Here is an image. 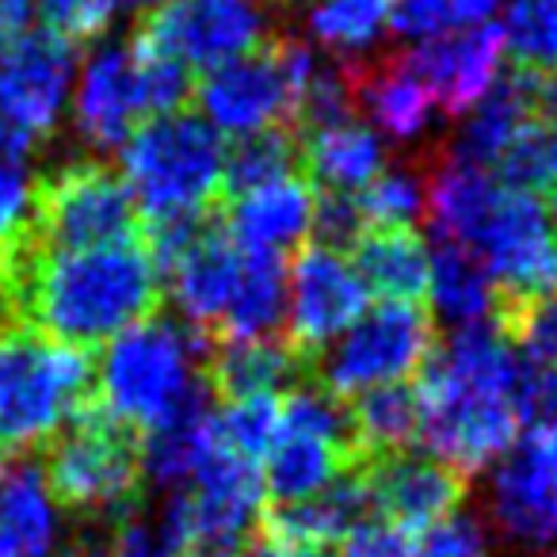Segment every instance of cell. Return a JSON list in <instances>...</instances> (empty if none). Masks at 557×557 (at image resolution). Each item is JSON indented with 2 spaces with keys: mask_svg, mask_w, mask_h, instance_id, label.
<instances>
[{
  "mask_svg": "<svg viewBox=\"0 0 557 557\" xmlns=\"http://www.w3.org/2000/svg\"><path fill=\"white\" fill-rule=\"evenodd\" d=\"M287 557H344V554L333 546H318V549H295V554H287Z\"/></svg>",
  "mask_w": 557,
  "mask_h": 557,
  "instance_id": "obj_52",
  "label": "cell"
},
{
  "mask_svg": "<svg viewBox=\"0 0 557 557\" xmlns=\"http://www.w3.org/2000/svg\"><path fill=\"white\" fill-rule=\"evenodd\" d=\"M531 447H534V455L542 458V466H546V470L557 478V420H554V424H546V428H539V432H534Z\"/></svg>",
  "mask_w": 557,
  "mask_h": 557,
  "instance_id": "obj_48",
  "label": "cell"
},
{
  "mask_svg": "<svg viewBox=\"0 0 557 557\" xmlns=\"http://www.w3.org/2000/svg\"><path fill=\"white\" fill-rule=\"evenodd\" d=\"M58 504L35 462L0 481V557H50L58 546Z\"/></svg>",
  "mask_w": 557,
  "mask_h": 557,
  "instance_id": "obj_23",
  "label": "cell"
},
{
  "mask_svg": "<svg viewBox=\"0 0 557 557\" xmlns=\"http://www.w3.org/2000/svg\"><path fill=\"white\" fill-rule=\"evenodd\" d=\"M488 516L511 546L542 549L557 542V478L534 455L531 440L511 447L493 470Z\"/></svg>",
  "mask_w": 557,
  "mask_h": 557,
  "instance_id": "obj_16",
  "label": "cell"
},
{
  "mask_svg": "<svg viewBox=\"0 0 557 557\" xmlns=\"http://www.w3.org/2000/svg\"><path fill=\"white\" fill-rule=\"evenodd\" d=\"M141 115L146 103H141L134 47L131 42L96 47L81 70L77 100H73V126L81 141L92 149H123Z\"/></svg>",
  "mask_w": 557,
  "mask_h": 557,
  "instance_id": "obj_15",
  "label": "cell"
},
{
  "mask_svg": "<svg viewBox=\"0 0 557 557\" xmlns=\"http://www.w3.org/2000/svg\"><path fill=\"white\" fill-rule=\"evenodd\" d=\"M496 9L500 0H394L389 32L401 42H432L447 32L481 27Z\"/></svg>",
  "mask_w": 557,
  "mask_h": 557,
  "instance_id": "obj_35",
  "label": "cell"
},
{
  "mask_svg": "<svg viewBox=\"0 0 557 557\" xmlns=\"http://www.w3.org/2000/svg\"><path fill=\"white\" fill-rule=\"evenodd\" d=\"M386 164L382 141L371 126L341 123L329 131L302 134V169L313 187H333V191H363Z\"/></svg>",
  "mask_w": 557,
  "mask_h": 557,
  "instance_id": "obj_28",
  "label": "cell"
},
{
  "mask_svg": "<svg viewBox=\"0 0 557 557\" xmlns=\"http://www.w3.org/2000/svg\"><path fill=\"white\" fill-rule=\"evenodd\" d=\"M371 504L379 516L394 519L412 534H428L432 527L447 523L466 500L470 478L443 466L432 455H394L367 466Z\"/></svg>",
  "mask_w": 557,
  "mask_h": 557,
  "instance_id": "obj_14",
  "label": "cell"
},
{
  "mask_svg": "<svg viewBox=\"0 0 557 557\" xmlns=\"http://www.w3.org/2000/svg\"><path fill=\"white\" fill-rule=\"evenodd\" d=\"M35 146H39V141L27 138V134L0 111V157H4V161H24Z\"/></svg>",
  "mask_w": 557,
  "mask_h": 557,
  "instance_id": "obj_47",
  "label": "cell"
},
{
  "mask_svg": "<svg viewBox=\"0 0 557 557\" xmlns=\"http://www.w3.org/2000/svg\"><path fill=\"white\" fill-rule=\"evenodd\" d=\"M275 9H298V4H306V0H271Z\"/></svg>",
  "mask_w": 557,
  "mask_h": 557,
  "instance_id": "obj_54",
  "label": "cell"
},
{
  "mask_svg": "<svg viewBox=\"0 0 557 557\" xmlns=\"http://www.w3.org/2000/svg\"><path fill=\"white\" fill-rule=\"evenodd\" d=\"M417 542H420V534L405 531L394 519L371 511L363 523H356L348 531L341 554L344 557H412L417 554Z\"/></svg>",
  "mask_w": 557,
  "mask_h": 557,
  "instance_id": "obj_44",
  "label": "cell"
},
{
  "mask_svg": "<svg viewBox=\"0 0 557 557\" xmlns=\"http://www.w3.org/2000/svg\"><path fill=\"white\" fill-rule=\"evenodd\" d=\"M371 290L363 287L351 260L333 248L310 245L290 268V329L287 341L313 363L321 348L344 336L367 313Z\"/></svg>",
  "mask_w": 557,
  "mask_h": 557,
  "instance_id": "obj_11",
  "label": "cell"
},
{
  "mask_svg": "<svg viewBox=\"0 0 557 557\" xmlns=\"http://www.w3.org/2000/svg\"><path fill=\"white\" fill-rule=\"evenodd\" d=\"M412 557H488V542H485V531H481L473 519L450 516L447 523L420 534L417 554Z\"/></svg>",
  "mask_w": 557,
  "mask_h": 557,
  "instance_id": "obj_45",
  "label": "cell"
},
{
  "mask_svg": "<svg viewBox=\"0 0 557 557\" xmlns=\"http://www.w3.org/2000/svg\"><path fill=\"white\" fill-rule=\"evenodd\" d=\"M65 557H111V554H108V546H100V542H77Z\"/></svg>",
  "mask_w": 557,
  "mask_h": 557,
  "instance_id": "obj_51",
  "label": "cell"
},
{
  "mask_svg": "<svg viewBox=\"0 0 557 557\" xmlns=\"http://www.w3.org/2000/svg\"><path fill=\"white\" fill-rule=\"evenodd\" d=\"M111 9V16H119V12H153L161 0H103Z\"/></svg>",
  "mask_w": 557,
  "mask_h": 557,
  "instance_id": "obj_50",
  "label": "cell"
},
{
  "mask_svg": "<svg viewBox=\"0 0 557 557\" xmlns=\"http://www.w3.org/2000/svg\"><path fill=\"white\" fill-rule=\"evenodd\" d=\"M348 65L351 96L359 108H367V115L379 123L382 134L397 141H412L428 131L432 123V96L428 88L412 77L401 65V58H386V62H344Z\"/></svg>",
  "mask_w": 557,
  "mask_h": 557,
  "instance_id": "obj_22",
  "label": "cell"
},
{
  "mask_svg": "<svg viewBox=\"0 0 557 557\" xmlns=\"http://www.w3.org/2000/svg\"><path fill=\"white\" fill-rule=\"evenodd\" d=\"M546 214H549V222H554V230H557V184L549 187V207H546Z\"/></svg>",
  "mask_w": 557,
  "mask_h": 557,
  "instance_id": "obj_53",
  "label": "cell"
},
{
  "mask_svg": "<svg viewBox=\"0 0 557 557\" xmlns=\"http://www.w3.org/2000/svg\"><path fill=\"white\" fill-rule=\"evenodd\" d=\"M351 268L382 302H420L428 295V245L417 230H367L351 248Z\"/></svg>",
  "mask_w": 557,
  "mask_h": 557,
  "instance_id": "obj_25",
  "label": "cell"
},
{
  "mask_svg": "<svg viewBox=\"0 0 557 557\" xmlns=\"http://www.w3.org/2000/svg\"><path fill=\"white\" fill-rule=\"evenodd\" d=\"M134 58H138V85H141V103H146V119L184 111L187 96H191V88H195L191 70L172 62V58L149 54V50H138V47H134Z\"/></svg>",
  "mask_w": 557,
  "mask_h": 557,
  "instance_id": "obj_39",
  "label": "cell"
},
{
  "mask_svg": "<svg viewBox=\"0 0 557 557\" xmlns=\"http://www.w3.org/2000/svg\"><path fill=\"white\" fill-rule=\"evenodd\" d=\"M191 96L214 131L237 134V138L268 126H290L295 85H290L283 35L263 39V47H256L252 54L207 70Z\"/></svg>",
  "mask_w": 557,
  "mask_h": 557,
  "instance_id": "obj_10",
  "label": "cell"
},
{
  "mask_svg": "<svg viewBox=\"0 0 557 557\" xmlns=\"http://www.w3.org/2000/svg\"><path fill=\"white\" fill-rule=\"evenodd\" d=\"M496 184L516 195H542L557 184V126L527 119L496 157Z\"/></svg>",
  "mask_w": 557,
  "mask_h": 557,
  "instance_id": "obj_32",
  "label": "cell"
},
{
  "mask_svg": "<svg viewBox=\"0 0 557 557\" xmlns=\"http://www.w3.org/2000/svg\"><path fill=\"white\" fill-rule=\"evenodd\" d=\"M202 374L210 394H218L222 401H240V397L278 394V389H295L298 382H310V359L287 336H268V341L214 344Z\"/></svg>",
  "mask_w": 557,
  "mask_h": 557,
  "instance_id": "obj_21",
  "label": "cell"
},
{
  "mask_svg": "<svg viewBox=\"0 0 557 557\" xmlns=\"http://www.w3.org/2000/svg\"><path fill=\"white\" fill-rule=\"evenodd\" d=\"M210 351H214L210 333L153 313L108 344V356L96 371L92 405L146 435L149 428L164 424L207 379L202 367Z\"/></svg>",
  "mask_w": 557,
  "mask_h": 557,
  "instance_id": "obj_2",
  "label": "cell"
},
{
  "mask_svg": "<svg viewBox=\"0 0 557 557\" xmlns=\"http://www.w3.org/2000/svg\"><path fill=\"white\" fill-rule=\"evenodd\" d=\"M348 466H359V462L341 455L333 443L283 428L275 447L263 458V473H260L263 496L271 500V508H287V504H298V500H306V496L321 493V488L341 470H348Z\"/></svg>",
  "mask_w": 557,
  "mask_h": 557,
  "instance_id": "obj_29",
  "label": "cell"
},
{
  "mask_svg": "<svg viewBox=\"0 0 557 557\" xmlns=\"http://www.w3.org/2000/svg\"><path fill=\"white\" fill-rule=\"evenodd\" d=\"M141 435L134 428L111 420L92 401L50 440L47 481L50 496L77 516L115 519L134 516L141 500Z\"/></svg>",
  "mask_w": 557,
  "mask_h": 557,
  "instance_id": "obj_5",
  "label": "cell"
},
{
  "mask_svg": "<svg viewBox=\"0 0 557 557\" xmlns=\"http://www.w3.org/2000/svg\"><path fill=\"white\" fill-rule=\"evenodd\" d=\"M310 233H313V245L333 248V252L356 248V240L367 233V218L356 191H333V187H325L321 195H313Z\"/></svg>",
  "mask_w": 557,
  "mask_h": 557,
  "instance_id": "obj_40",
  "label": "cell"
},
{
  "mask_svg": "<svg viewBox=\"0 0 557 557\" xmlns=\"http://www.w3.org/2000/svg\"><path fill=\"white\" fill-rule=\"evenodd\" d=\"M268 39L263 0H161L138 24L134 47L187 70H214Z\"/></svg>",
  "mask_w": 557,
  "mask_h": 557,
  "instance_id": "obj_9",
  "label": "cell"
},
{
  "mask_svg": "<svg viewBox=\"0 0 557 557\" xmlns=\"http://www.w3.org/2000/svg\"><path fill=\"white\" fill-rule=\"evenodd\" d=\"M47 32L62 35L65 42H92L111 27V9L103 0H35Z\"/></svg>",
  "mask_w": 557,
  "mask_h": 557,
  "instance_id": "obj_43",
  "label": "cell"
},
{
  "mask_svg": "<svg viewBox=\"0 0 557 557\" xmlns=\"http://www.w3.org/2000/svg\"><path fill=\"white\" fill-rule=\"evenodd\" d=\"M287 313V268L283 256L248 252L240 263L237 290L225 310L222 325L214 329V344H240V341H268L278 333Z\"/></svg>",
  "mask_w": 557,
  "mask_h": 557,
  "instance_id": "obj_26",
  "label": "cell"
},
{
  "mask_svg": "<svg viewBox=\"0 0 557 557\" xmlns=\"http://www.w3.org/2000/svg\"><path fill=\"white\" fill-rule=\"evenodd\" d=\"M401 65L428 88L432 103L443 115L458 119L496 85L504 62V39L500 27L481 24L470 32L443 35V39L420 42V47L405 50Z\"/></svg>",
  "mask_w": 557,
  "mask_h": 557,
  "instance_id": "obj_13",
  "label": "cell"
},
{
  "mask_svg": "<svg viewBox=\"0 0 557 557\" xmlns=\"http://www.w3.org/2000/svg\"><path fill=\"white\" fill-rule=\"evenodd\" d=\"M302 169V138L295 126H268L237 138L222 157V199L233 202L240 195L268 187L275 180L298 176Z\"/></svg>",
  "mask_w": 557,
  "mask_h": 557,
  "instance_id": "obj_31",
  "label": "cell"
},
{
  "mask_svg": "<svg viewBox=\"0 0 557 557\" xmlns=\"http://www.w3.org/2000/svg\"><path fill=\"white\" fill-rule=\"evenodd\" d=\"M356 428V450L363 466L405 455L420 432V394L417 382H389L356 394L348 405Z\"/></svg>",
  "mask_w": 557,
  "mask_h": 557,
  "instance_id": "obj_30",
  "label": "cell"
},
{
  "mask_svg": "<svg viewBox=\"0 0 557 557\" xmlns=\"http://www.w3.org/2000/svg\"><path fill=\"white\" fill-rule=\"evenodd\" d=\"M35 187L39 180L27 172V164L0 157V248L16 245L32 233Z\"/></svg>",
  "mask_w": 557,
  "mask_h": 557,
  "instance_id": "obj_42",
  "label": "cell"
},
{
  "mask_svg": "<svg viewBox=\"0 0 557 557\" xmlns=\"http://www.w3.org/2000/svg\"><path fill=\"white\" fill-rule=\"evenodd\" d=\"M394 0H313L306 12L313 39L336 54H359L374 47L389 24Z\"/></svg>",
  "mask_w": 557,
  "mask_h": 557,
  "instance_id": "obj_33",
  "label": "cell"
},
{
  "mask_svg": "<svg viewBox=\"0 0 557 557\" xmlns=\"http://www.w3.org/2000/svg\"><path fill=\"white\" fill-rule=\"evenodd\" d=\"M534 111H539L549 126H557V73H546V77L539 81V103H534Z\"/></svg>",
  "mask_w": 557,
  "mask_h": 557,
  "instance_id": "obj_49",
  "label": "cell"
},
{
  "mask_svg": "<svg viewBox=\"0 0 557 557\" xmlns=\"http://www.w3.org/2000/svg\"><path fill=\"white\" fill-rule=\"evenodd\" d=\"M313 195L318 191L306 176H287L268 187H256V191L225 202V233L240 252L283 256L310 233Z\"/></svg>",
  "mask_w": 557,
  "mask_h": 557,
  "instance_id": "obj_18",
  "label": "cell"
},
{
  "mask_svg": "<svg viewBox=\"0 0 557 557\" xmlns=\"http://www.w3.org/2000/svg\"><path fill=\"white\" fill-rule=\"evenodd\" d=\"M508 405L516 412L519 424L527 428H546L557 420V367H539L519 359L516 382L508 389Z\"/></svg>",
  "mask_w": 557,
  "mask_h": 557,
  "instance_id": "obj_41",
  "label": "cell"
},
{
  "mask_svg": "<svg viewBox=\"0 0 557 557\" xmlns=\"http://www.w3.org/2000/svg\"><path fill=\"white\" fill-rule=\"evenodd\" d=\"M435 351V321L420 302H382L310 363V382L333 397L389 386L420 374Z\"/></svg>",
  "mask_w": 557,
  "mask_h": 557,
  "instance_id": "obj_6",
  "label": "cell"
},
{
  "mask_svg": "<svg viewBox=\"0 0 557 557\" xmlns=\"http://www.w3.org/2000/svg\"><path fill=\"white\" fill-rule=\"evenodd\" d=\"M4 333H9V329H4V325H0V336H4Z\"/></svg>",
  "mask_w": 557,
  "mask_h": 557,
  "instance_id": "obj_56",
  "label": "cell"
},
{
  "mask_svg": "<svg viewBox=\"0 0 557 557\" xmlns=\"http://www.w3.org/2000/svg\"><path fill=\"white\" fill-rule=\"evenodd\" d=\"M214 428L225 450L248 458V462H260L283 435V401H278V394L240 397L218 412Z\"/></svg>",
  "mask_w": 557,
  "mask_h": 557,
  "instance_id": "obj_37",
  "label": "cell"
},
{
  "mask_svg": "<svg viewBox=\"0 0 557 557\" xmlns=\"http://www.w3.org/2000/svg\"><path fill=\"white\" fill-rule=\"evenodd\" d=\"M240 263H245L240 248L230 240V233L222 225V210H218L210 230L169 271L172 298H176L187 325L214 336V329L222 325L225 310L233 302V290H237Z\"/></svg>",
  "mask_w": 557,
  "mask_h": 557,
  "instance_id": "obj_19",
  "label": "cell"
},
{
  "mask_svg": "<svg viewBox=\"0 0 557 557\" xmlns=\"http://www.w3.org/2000/svg\"><path fill=\"white\" fill-rule=\"evenodd\" d=\"M539 81L542 73H527V70H511L500 73L496 85L481 96L470 108L466 123L455 131V138L447 141V153L443 161L462 164V169H481L496 164L500 149L511 141V134L534 119V103H539Z\"/></svg>",
  "mask_w": 557,
  "mask_h": 557,
  "instance_id": "obj_20",
  "label": "cell"
},
{
  "mask_svg": "<svg viewBox=\"0 0 557 557\" xmlns=\"http://www.w3.org/2000/svg\"><path fill=\"white\" fill-rule=\"evenodd\" d=\"M420 432L417 440L432 458L458 470L462 478L485 470L488 462L504 458L516 447L519 420L511 412L508 397L496 389L473 386L443 367L428 363L420 367Z\"/></svg>",
  "mask_w": 557,
  "mask_h": 557,
  "instance_id": "obj_7",
  "label": "cell"
},
{
  "mask_svg": "<svg viewBox=\"0 0 557 557\" xmlns=\"http://www.w3.org/2000/svg\"><path fill=\"white\" fill-rule=\"evenodd\" d=\"M111 557H184L180 546L161 531L157 519L126 516L123 523H115V539L108 546Z\"/></svg>",
  "mask_w": 557,
  "mask_h": 557,
  "instance_id": "obj_46",
  "label": "cell"
},
{
  "mask_svg": "<svg viewBox=\"0 0 557 557\" xmlns=\"http://www.w3.org/2000/svg\"><path fill=\"white\" fill-rule=\"evenodd\" d=\"M96 394L92 351L65 348L39 333L0 336V450L50 443Z\"/></svg>",
  "mask_w": 557,
  "mask_h": 557,
  "instance_id": "obj_3",
  "label": "cell"
},
{
  "mask_svg": "<svg viewBox=\"0 0 557 557\" xmlns=\"http://www.w3.org/2000/svg\"><path fill=\"white\" fill-rule=\"evenodd\" d=\"M428 172V210L432 218L435 237L458 240V245L473 248L478 233L485 230L488 214L500 202L504 187L496 184L488 172L481 169H462V164L435 161Z\"/></svg>",
  "mask_w": 557,
  "mask_h": 557,
  "instance_id": "obj_24",
  "label": "cell"
},
{
  "mask_svg": "<svg viewBox=\"0 0 557 557\" xmlns=\"http://www.w3.org/2000/svg\"><path fill=\"white\" fill-rule=\"evenodd\" d=\"M371 511L374 504L367 466H348L321 493L287 504V508H263L260 531L268 539H275L287 554H295V549H318L344 542L351 527L363 523Z\"/></svg>",
  "mask_w": 557,
  "mask_h": 557,
  "instance_id": "obj_17",
  "label": "cell"
},
{
  "mask_svg": "<svg viewBox=\"0 0 557 557\" xmlns=\"http://www.w3.org/2000/svg\"><path fill=\"white\" fill-rule=\"evenodd\" d=\"M0 481H4V455H0Z\"/></svg>",
  "mask_w": 557,
  "mask_h": 557,
  "instance_id": "obj_55",
  "label": "cell"
},
{
  "mask_svg": "<svg viewBox=\"0 0 557 557\" xmlns=\"http://www.w3.org/2000/svg\"><path fill=\"white\" fill-rule=\"evenodd\" d=\"M504 50L516 58V70H557V0H508L500 27Z\"/></svg>",
  "mask_w": 557,
  "mask_h": 557,
  "instance_id": "obj_34",
  "label": "cell"
},
{
  "mask_svg": "<svg viewBox=\"0 0 557 557\" xmlns=\"http://www.w3.org/2000/svg\"><path fill=\"white\" fill-rule=\"evenodd\" d=\"M428 295L440 318L458 329L478 325L496 313V287L485 263L447 237H435V245L428 248Z\"/></svg>",
  "mask_w": 557,
  "mask_h": 557,
  "instance_id": "obj_27",
  "label": "cell"
},
{
  "mask_svg": "<svg viewBox=\"0 0 557 557\" xmlns=\"http://www.w3.org/2000/svg\"><path fill=\"white\" fill-rule=\"evenodd\" d=\"M493 321L511 341V348L523 351L527 363L557 367V295L539 298V302H523V306L496 302Z\"/></svg>",
  "mask_w": 557,
  "mask_h": 557,
  "instance_id": "obj_38",
  "label": "cell"
},
{
  "mask_svg": "<svg viewBox=\"0 0 557 557\" xmlns=\"http://www.w3.org/2000/svg\"><path fill=\"white\" fill-rule=\"evenodd\" d=\"M161 310V275L141 233L96 248H0V325L92 351Z\"/></svg>",
  "mask_w": 557,
  "mask_h": 557,
  "instance_id": "obj_1",
  "label": "cell"
},
{
  "mask_svg": "<svg viewBox=\"0 0 557 557\" xmlns=\"http://www.w3.org/2000/svg\"><path fill=\"white\" fill-rule=\"evenodd\" d=\"M225 146L202 115L172 111L146 119L123 141V184L146 222L214 210Z\"/></svg>",
  "mask_w": 557,
  "mask_h": 557,
  "instance_id": "obj_4",
  "label": "cell"
},
{
  "mask_svg": "<svg viewBox=\"0 0 557 557\" xmlns=\"http://www.w3.org/2000/svg\"><path fill=\"white\" fill-rule=\"evenodd\" d=\"M356 199L367 230H417V218L428 210V172L382 169L363 191H356Z\"/></svg>",
  "mask_w": 557,
  "mask_h": 557,
  "instance_id": "obj_36",
  "label": "cell"
},
{
  "mask_svg": "<svg viewBox=\"0 0 557 557\" xmlns=\"http://www.w3.org/2000/svg\"><path fill=\"white\" fill-rule=\"evenodd\" d=\"M138 237L131 187L103 161H70L35 187L32 240L39 248H96Z\"/></svg>",
  "mask_w": 557,
  "mask_h": 557,
  "instance_id": "obj_8",
  "label": "cell"
},
{
  "mask_svg": "<svg viewBox=\"0 0 557 557\" xmlns=\"http://www.w3.org/2000/svg\"><path fill=\"white\" fill-rule=\"evenodd\" d=\"M73 70H77L73 42H65L54 32H27L4 42L0 50V111L27 138H50L62 119Z\"/></svg>",
  "mask_w": 557,
  "mask_h": 557,
  "instance_id": "obj_12",
  "label": "cell"
}]
</instances>
